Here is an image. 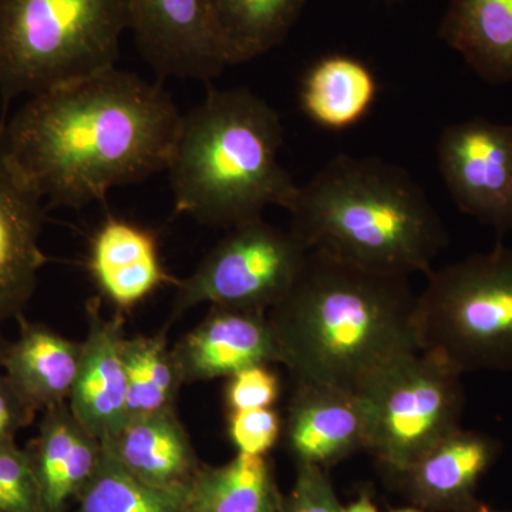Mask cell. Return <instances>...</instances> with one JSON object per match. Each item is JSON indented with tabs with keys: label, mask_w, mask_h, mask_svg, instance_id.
I'll return each instance as SVG.
<instances>
[{
	"label": "cell",
	"mask_w": 512,
	"mask_h": 512,
	"mask_svg": "<svg viewBox=\"0 0 512 512\" xmlns=\"http://www.w3.org/2000/svg\"><path fill=\"white\" fill-rule=\"evenodd\" d=\"M309 249L289 231L261 220L229 229L187 279L178 282L171 319L202 303L262 311L291 291Z\"/></svg>",
	"instance_id": "obj_8"
},
{
	"label": "cell",
	"mask_w": 512,
	"mask_h": 512,
	"mask_svg": "<svg viewBox=\"0 0 512 512\" xmlns=\"http://www.w3.org/2000/svg\"><path fill=\"white\" fill-rule=\"evenodd\" d=\"M18 320V339L6 345L0 367L36 412L69 402L82 362L83 342L64 338L23 316Z\"/></svg>",
	"instance_id": "obj_19"
},
{
	"label": "cell",
	"mask_w": 512,
	"mask_h": 512,
	"mask_svg": "<svg viewBox=\"0 0 512 512\" xmlns=\"http://www.w3.org/2000/svg\"><path fill=\"white\" fill-rule=\"evenodd\" d=\"M281 431V417L272 407L229 412V439L237 447L238 453L266 456L275 446Z\"/></svg>",
	"instance_id": "obj_27"
},
{
	"label": "cell",
	"mask_w": 512,
	"mask_h": 512,
	"mask_svg": "<svg viewBox=\"0 0 512 512\" xmlns=\"http://www.w3.org/2000/svg\"><path fill=\"white\" fill-rule=\"evenodd\" d=\"M181 119L163 87L111 67L29 97L0 133L47 208H82L167 171Z\"/></svg>",
	"instance_id": "obj_1"
},
{
	"label": "cell",
	"mask_w": 512,
	"mask_h": 512,
	"mask_svg": "<svg viewBox=\"0 0 512 512\" xmlns=\"http://www.w3.org/2000/svg\"><path fill=\"white\" fill-rule=\"evenodd\" d=\"M103 447L138 480L185 491L201 464L175 410L131 417Z\"/></svg>",
	"instance_id": "obj_18"
},
{
	"label": "cell",
	"mask_w": 512,
	"mask_h": 512,
	"mask_svg": "<svg viewBox=\"0 0 512 512\" xmlns=\"http://www.w3.org/2000/svg\"><path fill=\"white\" fill-rule=\"evenodd\" d=\"M473 512H505V511L490 510V508H485L484 505H481V507L478 508V510L473 511Z\"/></svg>",
	"instance_id": "obj_33"
},
{
	"label": "cell",
	"mask_w": 512,
	"mask_h": 512,
	"mask_svg": "<svg viewBox=\"0 0 512 512\" xmlns=\"http://www.w3.org/2000/svg\"><path fill=\"white\" fill-rule=\"evenodd\" d=\"M281 383L268 365H256L241 370L228 379L225 403L229 412L269 409L278 402Z\"/></svg>",
	"instance_id": "obj_28"
},
{
	"label": "cell",
	"mask_w": 512,
	"mask_h": 512,
	"mask_svg": "<svg viewBox=\"0 0 512 512\" xmlns=\"http://www.w3.org/2000/svg\"><path fill=\"white\" fill-rule=\"evenodd\" d=\"M185 491L138 480L103 447L99 467L77 498L74 512H185Z\"/></svg>",
	"instance_id": "obj_25"
},
{
	"label": "cell",
	"mask_w": 512,
	"mask_h": 512,
	"mask_svg": "<svg viewBox=\"0 0 512 512\" xmlns=\"http://www.w3.org/2000/svg\"><path fill=\"white\" fill-rule=\"evenodd\" d=\"M416 303L407 278L311 249L291 291L269 313L279 363L295 383L360 393L397 359L420 350Z\"/></svg>",
	"instance_id": "obj_2"
},
{
	"label": "cell",
	"mask_w": 512,
	"mask_h": 512,
	"mask_svg": "<svg viewBox=\"0 0 512 512\" xmlns=\"http://www.w3.org/2000/svg\"><path fill=\"white\" fill-rule=\"evenodd\" d=\"M284 127L251 90L214 89L183 114L167 171L175 212L232 229L291 208L299 185L279 164Z\"/></svg>",
	"instance_id": "obj_4"
},
{
	"label": "cell",
	"mask_w": 512,
	"mask_h": 512,
	"mask_svg": "<svg viewBox=\"0 0 512 512\" xmlns=\"http://www.w3.org/2000/svg\"><path fill=\"white\" fill-rule=\"evenodd\" d=\"M87 330L79 373L69 397L70 410L101 443L127 421L126 340L121 313L106 318L100 299L86 303Z\"/></svg>",
	"instance_id": "obj_13"
},
{
	"label": "cell",
	"mask_w": 512,
	"mask_h": 512,
	"mask_svg": "<svg viewBox=\"0 0 512 512\" xmlns=\"http://www.w3.org/2000/svg\"><path fill=\"white\" fill-rule=\"evenodd\" d=\"M43 198L18 173L0 133V322L23 316L47 264Z\"/></svg>",
	"instance_id": "obj_12"
},
{
	"label": "cell",
	"mask_w": 512,
	"mask_h": 512,
	"mask_svg": "<svg viewBox=\"0 0 512 512\" xmlns=\"http://www.w3.org/2000/svg\"><path fill=\"white\" fill-rule=\"evenodd\" d=\"M291 231L306 248L403 276L429 275L448 244L446 225L412 175L379 158L340 154L298 194Z\"/></svg>",
	"instance_id": "obj_3"
},
{
	"label": "cell",
	"mask_w": 512,
	"mask_h": 512,
	"mask_svg": "<svg viewBox=\"0 0 512 512\" xmlns=\"http://www.w3.org/2000/svg\"><path fill=\"white\" fill-rule=\"evenodd\" d=\"M130 30L157 76L211 82L228 67L210 0H128Z\"/></svg>",
	"instance_id": "obj_10"
},
{
	"label": "cell",
	"mask_w": 512,
	"mask_h": 512,
	"mask_svg": "<svg viewBox=\"0 0 512 512\" xmlns=\"http://www.w3.org/2000/svg\"><path fill=\"white\" fill-rule=\"evenodd\" d=\"M498 454V443L477 431L457 429L396 474L420 507L441 512H473L478 481Z\"/></svg>",
	"instance_id": "obj_15"
},
{
	"label": "cell",
	"mask_w": 512,
	"mask_h": 512,
	"mask_svg": "<svg viewBox=\"0 0 512 512\" xmlns=\"http://www.w3.org/2000/svg\"><path fill=\"white\" fill-rule=\"evenodd\" d=\"M0 510L45 512L26 448L0 444Z\"/></svg>",
	"instance_id": "obj_26"
},
{
	"label": "cell",
	"mask_w": 512,
	"mask_h": 512,
	"mask_svg": "<svg viewBox=\"0 0 512 512\" xmlns=\"http://www.w3.org/2000/svg\"><path fill=\"white\" fill-rule=\"evenodd\" d=\"M393 512H421L417 508H400V510H394Z\"/></svg>",
	"instance_id": "obj_32"
},
{
	"label": "cell",
	"mask_w": 512,
	"mask_h": 512,
	"mask_svg": "<svg viewBox=\"0 0 512 512\" xmlns=\"http://www.w3.org/2000/svg\"><path fill=\"white\" fill-rule=\"evenodd\" d=\"M36 414L8 376L0 372V444L16 441L19 431L30 426Z\"/></svg>",
	"instance_id": "obj_30"
},
{
	"label": "cell",
	"mask_w": 512,
	"mask_h": 512,
	"mask_svg": "<svg viewBox=\"0 0 512 512\" xmlns=\"http://www.w3.org/2000/svg\"><path fill=\"white\" fill-rule=\"evenodd\" d=\"M89 269L101 293L121 309L143 301L161 285L178 284L161 264L156 237L147 228L116 217L97 229Z\"/></svg>",
	"instance_id": "obj_17"
},
{
	"label": "cell",
	"mask_w": 512,
	"mask_h": 512,
	"mask_svg": "<svg viewBox=\"0 0 512 512\" xmlns=\"http://www.w3.org/2000/svg\"><path fill=\"white\" fill-rule=\"evenodd\" d=\"M440 173L458 210L503 235L512 229V124L477 119L441 133Z\"/></svg>",
	"instance_id": "obj_9"
},
{
	"label": "cell",
	"mask_w": 512,
	"mask_h": 512,
	"mask_svg": "<svg viewBox=\"0 0 512 512\" xmlns=\"http://www.w3.org/2000/svg\"><path fill=\"white\" fill-rule=\"evenodd\" d=\"M343 512H377V508L369 494L363 493L355 503L343 508Z\"/></svg>",
	"instance_id": "obj_31"
},
{
	"label": "cell",
	"mask_w": 512,
	"mask_h": 512,
	"mask_svg": "<svg viewBox=\"0 0 512 512\" xmlns=\"http://www.w3.org/2000/svg\"><path fill=\"white\" fill-rule=\"evenodd\" d=\"M325 468L296 464V480L284 497L281 512H343Z\"/></svg>",
	"instance_id": "obj_29"
},
{
	"label": "cell",
	"mask_w": 512,
	"mask_h": 512,
	"mask_svg": "<svg viewBox=\"0 0 512 512\" xmlns=\"http://www.w3.org/2000/svg\"><path fill=\"white\" fill-rule=\"evenodd\" d=\"M439 36L485 82H512V0H451Z\"/></svg>",
	"instance_id": "obj_20"
},
{
	"label": "cell",
	"mask_w": 512,
	"mask_h": 512,
	"mask_svg": "<svg viewBox=\"0 0 512 512\" xmlns=\"http://www.w3.org/2000/svg\"><path fill=\"white\" fill-rule=\"evenodd\" d=\"M285 437L296 464L333 466L367 448L365 400L360 394L325 384L296 383Z\"/></svg>",
	"instance_id": "obj_14"
},
{
	"label": "cell",
	"mask_w": 512,
	"mask_h": 512,
	"mask_svg": "<svg viewBox=\"0 0 512 512\" xmlns=\"http://www.w3.org/2000/svg\"><path fill=\"white\" fill-rule=\"evenodd\" d=\"M427 278L414 313L421 352L461 376L512 372V248L498 244Z\"/></svg>",
	"instance_id": "obj_6"
},
{
	"label": "cell",
	"mask_w": 512,
	"mask_h": 512,
	"mask_svg": "<svg viewBox=\"0 0 512 512\" xmlns=\"http://www.w3.org/2000/svg\"><path fill=\"white\" fill-rule=\"evenodd\" d=\"M42 413L39 434L26 450L43 511L67 512L96 473L103 444L77 420L69 404H57Z\"/></svg>",
	"instance_id": "obj_16"
},
{
	"label": "cell",
	"mask_w": 512,
	"mask_h": 512,
	"mask_svg": "<svg viewBox=\"0 0 512 512\" xmlns=\"http://www.w3.org/2000/svg\"><path fill=\"white\" fill-rule=\"evenodd\" d=\"M306 0H210L228 66L271 52L298 22Z\"/></svg>",
	"instance_id": "obj_23"
},
{
	"label": "cell",
	"mask_w": 512,
	"mask_h": 512,
	"mask_svg": "<svg viewBox=\"0 0 512 512\" xmlns=\"http://www.w3.org/2000/svg\"><path fill=\"white\" fill-rule=\"evenodd\" d=\"M0 512H8V511H3V510H0Z\"/></svg>",
	"instance_id": "obj_35"
},
{
	"label": "cell",
	"mask_w": 512,
	"mask_h": 512,
	"mask_svg": "<svg viewBox=\"0 0 512 512\" xmlns=\"http://www.w3.org/2000/svg\"><path fill=\"white\" fill-rule=\"evenodd\" d=\"M6 345L0 340V362H2L3 352H5Z\"/></svg>",
	"instance_id": "obj_34"
},
{
	"label": "cell",
	"mask_w": 512,
	"mask_h": 512,
	"mask_svg": "<svg viewBox=\"0 0 512 512\" xmlns=\"http://www.w3.org/2000/svg\"><path fill=\"white\" fill-rule=\"evenodd\" d=\"M167 330L154 336L124 340L127 375V420L144 414L175 410L183 386L173 350L168 348Z\"/></svg>",
	"instance_id": "obj_24"
},
{
	"label": "cell",
	"mask_w": 512,
	"mask_h": 512,
	"mask_svg": "<svg viewBox=\"0 0 512 512\" xmlns=\"http://www.w3.org/2000/svg\"><path fill=\"white\" fill-rule=\"evenodd\" d=\"M379 94V83L356 57L329 55L303 76L299 103L309 120L328 130H346L360 123Z\"/></svg>",
	"instance_id": "obj_21"
},
{
	"label": "cell",
	"mask_w": 512,
	"mask_h": 512,
	"mask_svg": "<svg viewBox=\"0 0 512 512\" xmlns=\"http://www.w3.org/2000/svg\"><path fill=\"white\" fill-rule=\"evenodd\" d=\"M357 394L367 409L366 450L394 474L460 429L461 375L421 350L397 359Z\"/></svg>",
	"instance_id": "obj_7"
},
{
	"label": "cell",
	"mask_w": 512,
	"mask_h": 512,
	"mask_svg": "<svg viewBox=\"0 0 512 512\" xmlns=\"http://www.w3.org/2000/svg\"><path fill=\"white\" fill-rule=\"evenodd\" d=\"M282 497L266 456L238 453L201 466L185 491V512H281Z\"/></svg>",
	"instance_id": "obj_22"
},
{
	"label": "cell",
	"mask_w": 512,
	"mask_h": 512,
	"mask_svg": "<svg viewBox=\"0 0 512 512\" xmlns=\"http://www.w3.org/2000/svg\"><path fill=\"white\" fill-rule=\"evenodd\" d=\"M171 350L183 383L229 379L247 367L279 363L274 328L262 311L212 306Z\"/></svg>",
	"instance_id": "obj_11"
},
{
	"label": "cell",
	"mask_w": 512,
	"mask_h": 512,
	"mask_svg": "<svg viewBox=\"0 0 512 512\" xmlns=\"http://www.w3.org/2000/svg\"><path fill=\"white\" fill-rule=\"evenodd\" d=\"M128 28V0H0L3 103L116 67Z\"/></svg>",
	"instance_id": "obj_5"
}]
</instances>
